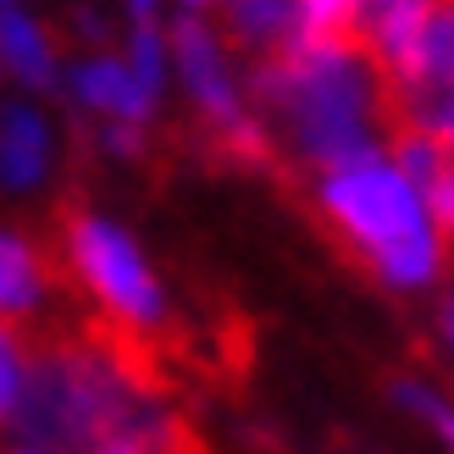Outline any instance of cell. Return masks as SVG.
I'll return each instance as SVG.
<instances>
[{
    "label": "cell",
    "instance_id": "6da1fadb",
    "mask_svg": "<svg viewBox=\"0 0 454 454\" xmlns=\"http://www.w3.org/2000/svg\"><path fill=\"white\" fill-rule=\"evenodd\" d=\"M150 427H172V416L161 399L145 394L139 372L100 344H73L28 360L6 438L51 454H89L117 433H150Z\"/></svg>",
    "mask_w": 454,
    "mask_h": 454
},
{
    "label": "cell",
    "instance_id": "7a4b0ae2",
    "mask_svg": "<svg viewBox=\"0 0 454 454\" xmlns=\"http://www.w3.org/2000/svg\"><path fill=\"white\" fill-rule=\"evenodd\" d=\"M261 100L310 167L333 172L377 155V73L344 39L288 44L261 73Z\"/></svg>",
    "mask_w": 454,
    "mask_h": 454
},
{
    "label": "cell",
    "instance_id": "3957f363",
    "mask_svg": "<svg viewBox=\"0 0 454 454\" xmlns=\"http://www.w3.org/2000/svg\"><path fill=\"white\" fill-rule=\"evenodd\" d=\"M322 211L344 233L372 271L394 288H427L443 271V239L438 222L427 216L421 189L404 177L388 155L322 172Z\"/></svg>",
    "mask_w": 454,
    "mask_h": 454
},
{
    "label": "cell",
    "instance_id": "277c9868",
    "mask_svg": "<svg viewBox=\"0 0 454 454\" xmlns=\"http://www.w3.org/2000/svg\"><path fill=\"white\" fill-rule=\"evenodd\" d=\"M67 255L83 288L117 316L122 327H161L167 322V288L150 271L145 249L133 244L111 216H78L67 233Z\"/></svg>",
    "mask_w": 454,
    "mask_h": 454
},
{
    "label": "cell",
    "instance_id": "5b68a950",
    "mask_svg": "<svg viewBox=\"0 0 454 454\" xmlns=\"http://www.w3.org/2000/svg\"><path fill=\"white\" fill-rule=\"evenodd\" d=\"M172 61H177V78L194 95V106L211 117V128L227 139V150L239 155H266V139H261V122L244 111V95H239V78L227 67V51L222 39L206 28L200 17H177L172 28Z\"/></svg>",
    "mask_w": 454,
    "mask_h": 454
},
{
    "label": "cell",
    "instance_id": "8992f818",
    "mask_svg": "<svg viewBox=\"0 0 454 454\" xmlns=\"http://www.w3.org/2000/svg\"><path fill=\"white\" fill-rule=\"evenodd\" d=\"M73 95H78V106L95 111V117L122 122V128H139L155 111V100H161L155 89L139 83V73H133L122 56H89V61H78Z\"/></svg>",
    "mask_w": 454,
    "mask_h": 454
},
{
    "label": "cell",
    "instance_id": "52a82bcc",
    "mask_svg": "<svg viewBox=\"0 0 454 454\" xmlns=\"http://www.w3.org/2000/svg\"><path fill=\"white\" fill-rule=\"evenodd\" d=\"M56 161V133L28 100L0 106V184L6 189H39Z\"/></svg>",
    "mask_w": 454,
    "mask_h": 454
},
{
    "label": "cell",
    "instance_id": "ba28073f",
    "mask_svg": "<svg viewBox=\"0 0 454 454\" xmlns=\"http://www.w3.org/2000/svg\"><path fill=\"white\" fill-rule=\"evenodd\" d=\"M438 0H360L355 6V28H366L372 51L388 61V73L399 78L411 67L416 44L427 34V17H433Z\"/></svg>",
    "mask_w": 454,
    "mask_h": 454
},
{
    "label": "cell",
    "instance_id": "9c48e42d",
    "mask_svg": "<svg viewBox=\"0 0 454 454\" xmlns=\"http://www.w3.org/2000/svg\"><path fill=\"white\" fill-rule=\"evenodd\" d=\"M0 67H6L22 89L51 83L56 78V44L44 34V22H34L17 6H0Z\"/></svg>",
    "mask_w": 454,
    "mask_h": 454
},
{
    "label": "cell",
    "instance_id": "30bf717a",
    "mask_svg": "<svg viewBox=\"0 0 454 454\" xmlns=\"http://www.w3.org/2000/svg\"><path fill=\"white\" fill-rule=\"evenodd\" d=\"M44 300V271L39 255L17 233L0 227V316H28Z\"/></svg>",
    "mask_w": 454,
    "mask_h": 454
},
{
    "label": "cell",
    "instance_id": "8fae6325",
    "mask_svg": "<svg viewBox=\"0 0 454 454\" xmlns=\"http://www.w3.org/2000/svg\"><path fill=\"white\" fill-rule=\"evenodd\" d=\"M300 22V0H227V28L255 51H283Z\"/></svg>",
    "mask_w": 454,
    "mask_h": 454
},
{
    "label": "cell",
    "instance_id": "7c38bea8",
    "mask_svg": "<svg viewBox=\"0 0 454 454\" xmlns=\"http://www.w3.org/2000/svg\"><path fill=\"white\" fill-rule=\"evenodd\" d=\"M394 404L433 438L438 454H454V399L443 388H433L421 377H404V382H394Z\"/></svg>",
    "mask_w": 454,
    "mask_h": 454
},
{
    "label": "cell",
    "instance_id": "4fadbf2b",
    "mask_svg": "<svg viewBox=\"0 0 454 454\" xmlns=\"http://www.w3.org/2000/svg\"><path fill=\"white\" fill-rule=\"evenodd\" d=\"M355 6H360V0H300V22H294L288 44L344 39V28H355ZM288 44H283V51H288Z\"/></svg>",
    "mask_w": 454,
    "mask_h": 454
},
{
    "label": "cell",
    "instance_id": "5bb4252c",
    "mask_svg": "<svg viewBox=\"0 0 454 454\" xmlns=\"http://www.w3.org/2000/svg\"><path fill=\"white\" fill-rule=\"evenodd\" d=\"M416 117H421V133H433V139L454 155V67L427 89V95H416Z\"/></svg>",
    "mask_w": 454,
    "mask_h": 454
},
{
    "label": "cell",
    "instance_id": "9a60e30c",
    "mask_svg": "<svg viewBox=\"0 0 454 454\" xmlns=\"http://www.w3.org/2000/svg\"><path fill=\"white\" fill-rule=\"evenodd\" d=\"M122 61L139 73L145 89H155V95H161V83H167V44H161V34H155V22H139V28H133Z\"/></svg>",
    "mask_w": 454,
    "mask_h": 454
},
{
    "label": "cell",
    "instance_id": "2e32d148",
    "mask_svg": "<svg viewBox=\"0 0 454 454\" xmlns=\"http://www.w3.org/2000/svg\"><path fill=\"white\" fill-rule=\"evenodd\" d=\"M22 382H28V355H22V344H17L6 327H0V433H6L12 416H17Z\"/></svg>",
    "mask_w": 454,
    "mask_h": 454
},
{
    "label": "cell",
    "instance_id": "e0dca14e",
    "mask_svg": "<svg viewBox=\"0 0 454 454\" xmlns=\"http://www.w3.org/2000/svg\"><path fill=\"white\" fill-rule=\"evenodd\" d=\"M89 454H177V421L172 427H150V433H117L95 443Z\"/></svg>",
    "mask_w": 454,
    "mask_h": 454
},
{
    "label": "cell",
    "instance_id": "ac0fdd59",
    "mask_svg": "<svg viewBox=\"0 0 454 454\" xmlns=\"http://www.w3.org/2000/svg\"><path fill=\"white\" fill-rule=\"evenodd\" d=\"M438 333H443V349L454 355V288H449V300H443V310H438Z\"/></svg>",
    "mask_w": 454,
    "mask_h": 454
},
{
    "label": "cell",
    "instance_id": "d6986e66",
    "mask_svg": "<svg viewBox=\"0 0 454 454\" xmlns=\"http://www.w3.org/2000/svg\"><path fill=\"white\" fill-rule=\"evenodd\" d=\"M133 22H155V12H161V0H128Z\"/></svg>",
    "mask_w": 454,
    "mask_h": 454
},
{
    "label": "cell",
    "instance_id": "ffe728a7",
    "mask_svg": "<svg viewBox=\"0 0 454 454\" xmlns=\"http://www.w3.org/2000/svg\"><path fill=\"white\" fill-rule=\"evenodd\" d=\"M0 454H51V449H34V443H6Z\"/></svg>",
    "mask_w": 454,
    "mask_h": 454
},
{
    "label": "cell",
    "instance_id": "44dd1931",
    "mask_svg": "<svg viewBox=\"0 0 454 454\" xmlns=\"http://www.w3.org/2000/svg\"><path fill=\"white\" fill-rule=\"evenodd\" d=\"M206 6H216V0H184V12H189V17H200Z\"/></svg>",
    "mask_w": 454,
    "mask_h": 454
},
{
    "label": "cell",
    "instance_id": "7402d4cb",
    "mask_svg": "<svg viewBox=\"0 0 454 454\" xmlns=\"http://www.w3.org/2000/svg\"><path fill=\"white\" fill-rule=\"evenodd\" d=\"M0 6H12V0H0Z\"/></svg>",
    "mask_w": 454,
    "mask_h": 454
}]
</instances>
